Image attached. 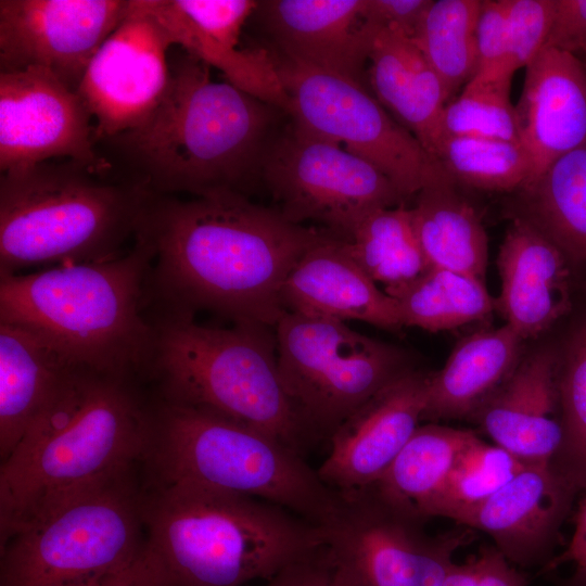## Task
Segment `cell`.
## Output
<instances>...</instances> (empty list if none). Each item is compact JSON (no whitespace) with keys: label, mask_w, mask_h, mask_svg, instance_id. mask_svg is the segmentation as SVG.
Returning a JSON list of instances; mask_svg holds the SVG:
<instances>
[{"label":"cell","mask_w":586,"mask_h":586,"mask_svg":"<svg viewBox=\"0 0 586 586\" xmlns=\"http://www.w3.org/2000/svg\"><path fill=\"white\" fill-rule=\"evenodd\" d=\"M515 112L519 141L532 158L534 178L586 143V65L544 47L525 67Z\"/></svg>","instance_id":"7402d4cb"},{"label":"cell","mask_w":586,"mask_h":586,"mask_svg":"<svg viewBox=\"0 0 586 586\" xmlns=\"http://www.w3.org/2000/svg\"><path fill=\"white\" fill-rule=\"evenodd\" d=\"M572 562L575 568L586 569V489L582 492L574 514V532L566 548L543 570L550 572L556 568Z\"/></svg>","instance_id":"f6af8a7d"},{"label":"cell","mask_w":586,"mask_h":586,"mask_svg":"<svg viewBox=\"0 0 586 586\" xmlns=\"http://www.w3.org/2000/svg\"><path fill=\"white\" fill-rule=\"evenodd\" d=\"M259 175L286 220L316 221L343 240L372 212L405 201L374 165L293 123L266 146Z\"/></svg>","instance_id":"4fadbf2b"},{"label":"cell","mask_w":586,"mask_h":586,"mask_svg":"<svg viewBox=\"0 0 586 586\" xmlns=\"http://www.w3.org/2000/svg\"><path fill=\"white\" fill-rule=\"evenodd\" d=\"M526 464L495 443L476 434L464 446L423 515L463 520L504 487Z\"/></svg>","instance_id":"836d02e7"},{"label":"cell","mask_w":586,"mask_h":586,"mask_svg":"<svg viewBox=\"0 0 586 586\" xmlns=\"http://www.w3.org/2000/svg\"><path fill=\"white\" fill-rule=\"evenodd\" d=\"M445 174L425 186L410 208L413 227L430 267L484 281L488 240L474 207Z\"/></svg>","instance_id":"83f0119b"},{"label":"cell","mask_w":586,"mask_h":586,"mask_svg":"<svg viewBox=\"0 0 586 586\" xmlns=\"http://www.w3.org/2000/svg\"><path fill=\"white\" fill-rule=\"evenodd\" d=\"M481 0H432L411 38L441 78L449 100L476 71Z\"/></svg>","instance_id":"d6a6232c"},{"label":"cell","mask_w":586,"mask_h":586,"mask_svg":"<svg viewBox=\"0 0 586 586\" xmlns=\"http://www.w3.org/2000/svg\"><path fill=\"white\" fill-rule=\"evenodd\" d=\"M262 586H333L322 547L289 564Z\"/></svg>","instance_id":"ee69618b"},{"label":"cell","mask_w":586,"mask_h":586,"mask_svg":"<svg viewBox=\"0 0 586 586\" xmlns=\"http://www.w3.org/2000/svg\"><path fill=\"white\" fill-rule=\"evenodd\" d=\"M545 47L586 56V0H555L551 26Z\"/></svg>","instance_id":"60d3db41"},{"label":"cell","mask_w":586,"mask_h":586,"mask_svg":"<svg viewBox=\"0 0 586 586\" xmlns=\"http://www.w3.org/2000/svg\"><path fill=\"white\" fill-rule=\"evenodd\" d=\"M559 388L563 437L550 467L579 494L586 489V321L560 366Z\"/></svg>","instance_id":"8d00e7d4"},{"label":"cell","mask_w":586,"mask_h":586,"mask_svg":"<svg viewBox=\"0 0 586 586\" xmlns=\"http://www.w3.org/2000/svg\"><path fill=\"white\" fill-rule=\"evenodd\" d=\"M475 44L477 63L474 76L512 79L507 72L508 0H481Z\"/></svg>","instance_id":"f35d334b"},{"label":"cell","mask_w":586,"mask_h":586,"mask_svg":"<svg viewBox=\"0 0 586 586\" xmlns=\"http://www.w3.org/2000/svg\"><path fill=\"white\" fill-rule=\"evenodd\" d=\"M72 365L29 331L0 322V457L5 460Z\"/></svg>","instance_id":"4316f807"},{"label":"cell","mask_w":586,"mask_h":586,"mask_svg":"<svg viewBox=\"0 0 586 586\" xmlns=\"http://www.w3.org/2000/svg\"><path fill=\"white\" fill-rule=\"evenodd\" d=\"M526 575L494 546H483L462 563L454 562L441 586H527Z\"/></svg>","instance_id":"ab89813d"},{"label":"cell","mask_w":586,"mask_h":586,"mask_svg":"<svg viewBox=\"0 0 586 586\" xmlns=\"http://www.w3.org/2000/svg\"><path fill=\"white\" fill-rule=\"evenodd\" d=\"M432 0H365L364 20L375 27L412 38Z\"/></svg>","instance_id":"b9f144b4"},{"label":"cell","mask_w":586,"mask_h":586,"mask_svg":"<svg viewBox=\"0 0 586 586\" xmlns=\"http://www.w3.org/2000/svg\"><path fill=\"white\" fill-rule=\"evenodd\" d=\"M430 374L410 370L346 418L317 472L340 494L377 483L422 420Z\"/></svg>","instance_id":"ac0fdd59"},{"label":"cell","mask_w":586,"mask_h":586,"mask_svg":"<svg viewBox=\"0 0 586 586\" xmlns=\"http://www.w3.org/2000/svg\"><path fill=\"white\" fill-rule=\"evenodd\" d=\"M522 341L506 323L462 339L430 374L422 420L472 418L519 364Z\"/></svg>","instance_id":"484cf974"},{"label":"cell","mask_w":586,"mask_h":586,"mask_svg":"<svg viewBox=\"0 0 586 586\" xmlns=\"http://www.w3.org/2000/svg\"><path fill=\"white\" fill-rule=\"evenodd\" d=\"M281 297L289 311L358 320L392 331L403 328L395 298L377 286L354 259L346 241L331 232L295 264Z\"/></svg>","instance_id":"603a6c76"},{"label":"cell","mask_w":586,"mask_h":586,"mask_svg":"<svg viewBox=\"0 0 586 586\" xmlns=\"http://www.w3.org/2000/svg\"><path fill=\"white\" fill-rule=\"evenodd\" d=\"M74 586H163L155 557L148 549L130 564Z\"/></svg>","instance_id":"7bdbcfd3"},{"label":"cell","mask_w":586,"mask_h":586,"mask_svg":"<svg viewBox=\"0 0 586 586\" xmlns=\"http://www.w3.org/2000/svg\"><path fill=\"white\" fill-rule=\"evenodd\" d=\"M559 372L551 353L527 356L472 417L493 443L526 466L550 464L561 445Z\"/></svg>","instance_id":"44dd1931"},{"label":"cell","mask_w":586,"mask_h":586,"mask_svg":"<svg viewBox=\"0 0 586 586\" xmlns=\"http://www.w3.org/2000/svg\"><path fill=\"white\" fill-rule=\"evenodd\" d=\"M374 98L434 158L446 89L411 38L377 28L368 56Z\"/></svg>","instance_id":"d4e9b609"},{"label":"cell","mask_w":586,"mask_h":586,"mask_svg":"<svg viewBox=\"0 0 586 586\" xmlns=\"http://www.w3.org/2000/svg\"><path fill=\"white\" fill-rule=\"evenodd\" d=\"M340 495L337 515L322 526L333 586H441L455 552L473 537L468 527L429 534L426 519L374 485Z\"/></svg>","instance_id":"8fae6325"},{"label":"cell","mask_w":586,"mask_h":586,"mask_svg":"<svg viewBox=\"0 0 586 586\" xmlns=\"http://www.w3.org/2000/svg\"><path fill=\"white\" fill-rule=\"evenodd\" d=\"M434 160L457 186L515 192L534 176L526 149L519 141L472 137H445Z\"/></svg>","instance_id":"e575fe53"},{"label":"cell","mask_w":586,"mask_h":586,"mask_svg":"<svg viewBox=\"0 0 586 586\" xmlns=\"http://www.w3.org/2000/svg\"><path fill=\"white\" fill-rule=\"evenodd\" d=\"M152 195L115 171L73 160L1 174L0 277L125 254Z\"/></svg>","instance_id":"8992f818"},{"label":"cell","mask_w":586,"mask_h":586,"mask_svg":"<svg viewBox=\"0 0 586 586\" xmlns=\"http://www.w3.org/2000/svg\"><path fill=\"white\" fill-rule=\"evenodd\" d=\"M275 337L282 384L313 441L330 438L357 408L412 370L402 349L335 319L286 310Z\"/></svg>","instance_id":"30bf717a"},{"label":"cell","mask_w":586,"mask_h":586,"mask_svg":"<svg viewBox=\"0 0 586 586\" xmlns=\"http://www.w3.org/2000/svg\"><path fill=\"white\" fill-rule=\"evenodd\" d=\"M153 259L151 243L137 233L113 259L0 277V322L29 331L72 365L148 379Z\"/></svg>","instance_id":"277c9868"},{"label":"cell","mask_w":586,"mask_h":586,"mask_svg":"<svg viewBox=\"0 0 586 586\" xmlns=\"http://www.w3.org/2000/svg\"><path fill=\"white\" fill-rule=\"evenodd\" d=\"M130 0H1L0 72L43 67L77 91Z\"/></svg>","instance_id":"2e32d148"},{"label":"cell","mask_w":586,"mask_h":586,"mask_svg":"<svg viewBox=\"0 0 586 586\" xmlns=\"http://www.w3.org/2000/svg\"><path fill=\"white\" fill-rule=\"evenodd\" d=\"M559 586H586V569L575 568L574 573L563 579Z\"/></svg>","instance_id":"bcb514c9"},{"label":"cell","mask_w":586,"mask_h":586,"mask_svg":"<svg viewBox=\"0 0 586 586\" xmlns=\"http://www.w3.org/2000/svg\"><path fill=\"white\" fill-rule=\"evenodd\" d=\"M555 0H508L507 72L526 67L545 47Z\"/></svg>","instance_id":"74e56055"},{"label":"cell","mask_w":586,"mask_h":586,"mask_svg":"<svg viewBox=\"0 0 586 586\" xmlns=\"http://www.w3.org/2000/svg\"><path fill=\"white\" fill-rule=\"evenodd\" d=\"M474 435L471 430L436 423L419 425L373 485L388 498L424 518L425 507Z\"/></svg>","instance_id":"4dcf8cb0"},{"label":"cell","mask_w":586,"mask_h":586,"mask_svg":"<svg viewBox=\"0 0 586 586\" xmlns=\"http://www.w3.org/2000/svg\"><path fill=\"white\" fill-rule=\"evenodd\" d=\"M510 87L511 79L508 78L472 77L446 104L441 118L440 140L472 137L519 141Z\"/></svg>","instance_id":"d590c367"},{"label":"cell","mask_w":586,"mask_h":586,"mask_svg":"<svg viewBox=\"0 0 586 586\" xmlns=\"http://www.w3.org/2000/svg\"><path fill=\"white\" fill-rule=\"evenodd\" d=\"M169 35L143 0H130L126 17L101 44L77 89L94 119L97 145L140 126L167 89Z\"/></svg>","instance_id":"9a60e30c"},{"label":"cell","mask_w":586,"mask_h":586,"mask_svg":"<svg viewBox=\"0 0 586 586\" xmlns=\"http://www.w3.org/2000/svg\"><path fill=\"white\" fill-rule=\"evenodd\" d=\"M137 233L154 250L151 316L194 318L206 310L275 328L286 311L288 275L327 232L226 192L189 200L153 194Z\"/></svg>","instance_id":"6da1fadb"},{"label":"cell","mask_w":586,"mask_h":586,"mask_svg":"<svg viewBox=\"0 0 586 586\" xmlns=\"http://www.w3.org/2000/svg\"><path fill=\"white\" fill-rule=\"evenodd\" d=\"M385 293L395 298L403 327L430 332L459 328L485 318L496 308V300L484 281L437 267Z\"/></svg>","instance_id":"f546056e"},{"label":"cell","mask_w":586,"mask_h":586,"mask_svg":"<svg viewBox=\"0 0 586 586\" xmlns=\"http://www.w3.org/2000/svg\"><path fill=\"white\" fill-rule=\"evenodd\" d=\"M91 115L77 91L43 67L0 72V170L73 160L113 171L99 152Z\"/></svg>","instance_id":"5bb4252c"},{"label":"cell","mask_w":586,"mask_h":586,"mask_svg":"<svg viewBox=\"0 0 586 586\" xmlns=\"http://www.w3.org/2000/svg\"><path fill=\"white\" fill-rule=\"evenodd\" d=\"M169 65L158 105L137 128L100 142L105 158L156 195L244 194L259 174L276 107L213 80L209 66L189 53Z\"/></svg>","instance_id":"3957f363"},{"label":"cell","mask_w":586,"mask_h":586,"mask_svg":"<svg viewBox=\"0 0 586 586\" xmlns=\"http://www.w3.org/2000/svg\"><path fill=\"white\" fill-rule=\"evenodd\" d=\"M517 192L519 217L565 255L586 263V143L552 162Z\"/></svg>","instance_id":"f1b7e54d"},{"label":"cell","mask_w":586,"mask_h":586,"mask_svg":"<svg viewBox=\"0 0 586 586\" xmlns=\"http://www.w3.org/2000/svg\"><path fill=\"white\" fill-rule=\"evenodd\" d=\"M146 546L163 586L270 579L324 544V528L262 499L192 485L145 493Z\"/></svg>","instance_id":"5b68a950"},{"label":"cell","mask_w":586,"mask_h":586,"mask_svg":"<svg viewBox=\"0 0 586 586\" xmlns=\"http://www.w3.org/2000/svg\"><path fill=\"white\" fill-rule=\"evenodd\" d=\"M272 53V52H271ZM297 127L368 161L404 200L445 175L416 137L365 85L272 53Z\"/></svg>","instance_id":"7c38bea8"},{"label":"cell","mask_w":586,"mask_h":586,"mask_svg":"<svg viewBox=\"0 0 586 586\" xmlns=\"http://www.w3.org/2000/svg\"><path fill=\"white\" fill-rule=\"evenodd\" d=\"M577 494L550 464L526 466L460 525L487 534L513 565L544 570Z\"/></svg>","instance_id":"d6986e66"},{"label":"cell","mask_w":586,"mask_h":586,"mask_svg":"<svg viewBox=\"0 0 586 586\" xmlns=\"http://www.w3.org/2000/svg\"><path fill=\"white\" fill-rule=\"evenodd\" d=\"M142 378L74 366L2 461L1 544L72 496L133 467L154 415Z\"/></svg>","instance_id":"7a4b0ae2"},{"label":"cell","mask_w":586,"mask_h":586,"mask_svg":"<svg viewBox=\"0 0 586 586\" xmlns=\"http://www.w3.org/2000/svg\"><path fill=\"white\" fill-rule=\"evenodd\" d=\"M365 0L259 1L258 13L278 52L361 85L375 27L364 20Z\"/></svg>","instance_id":"ffe728a7"},{"label":"cell","mask_w":586,"mask_h":586,"mask_svg":"<svg viewBox=\"0 0 586 586\" xmlns=\"http://www.w3.org/2000/svg\"><path fill=\"white\" fill-rule=\"evenodd\" d=\"M174 46L219 69L250 95L288 112L289 95L273 55L263 48L240 49V35L259 1L143 0Z\"/></svg>","instance_id":"e0dca14e"},{"label":"cell","mask_w":586,"mask_h":586,"mask_svg":"<svg viewBox=\"0 0 586 586\" xmlns=\"http://www.w3.org/2000/svg\"><path fill=\"white\" fill-rule=\"evenodd\" d=\"M345 241L357 264L384 285V292L413 281L430 268L410 208L404 205L372 212Z\"/></svg>","instance_id":"1f68e13d"},{"label":"cell","mask_w":586,"mask_h":586,"mask_svg":"<svg viewBox=\"0 0 586 586\" xmlns=\"http://www.w3.org/2000/svg\"><path fill=\"white\" fill-rule=\"evenodd\" d=\"M132 468L52 508L1 544L0 586H74L146 548L145 493Z\"/></svg>","instance_id":"9c48e42d"},{"label":"cell","mask_w":586,"mask_h":586,"mask_svg":"<svg viewBox=\"0 0 586 586\" xmlns=\"http://www.w3.org/2000/svg\"><path fill=\"white\" fill-rule=\"evenodd\" d=\"M497 266L501 289L496 308L522 340L545 331L570 309L566 257L528 221L512 217Z\"/></svg>","instance_id":"cb8c5ba5"},{"label":"cell","mask_w":586,"mask_h":586,"mask_svg":"<svg viewBox=\"0 0 586 586\" xmlns=\"http://www.w3.org/2000/svg\"><path fill=\"white\" fill-rule=\"evenodd\" d=\"M153 485L253 497L327 526L342 496L280 440L206 409L157 398L143 459Z\"/></svg>","instance_id":"52a82bcc"},{"label":"cell","mask_w":586,"mask_h":586,"mask_svg":"<svg viewBox=\"0 0 586 586\" xmlns=\"http://www.w3.org/2000/svg\"><path fill=\"white\" fill-rule=\"evenodd\" d=\"M155 343L148 379L158 398L206 409L263 431L303 454L313 440L282 384L269 327L199 324L151 316Z\"/></svg>","instance_id":"ba28073f"}]
</instances>
